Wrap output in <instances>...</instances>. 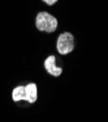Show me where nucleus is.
Returning <instances> with one entry per match:
<instances>
[{"instance_id": "obj_6", "label": "nucleus", "mask_w": 108, "mask_h": 122, "mask_svg": "<svg viewBox=\"0 0 108 122\" xmlns=\"http://www.w3.org/2000/svg\"><path fill=\"white\" fill-rule=\"evenodd\" d=\"M42 2H44L45 4H47V5H49V6H52V5H54L58 0H42Z\"/></svg>"}, {"instance_id": "obj_3", "label": "nucleus", "mask_w": 108, "mask_h": 122, "mask_svg": "<svg viewBox=\"0 0 108 122\" xmlns=\"http://www.w3.org/2000/svg\"><path fill=\"white\" fill-rule=\"evenodd\" d=\"M44 68L53 77H59L63 73V69L56 65V57L54 55H49L44 60Z\"/></svg>"}, {"instance_id": "obj_2", "label": "nucleus", "mask_w": 108, "mask_h": 122, "mask_svg": "<svg viewBox=\"0 0 108 122\" xmlns=\"http://www.w3.org/2000/svg\"><path fill=\"white\" fill-rule=\"evenodd\" d=\"M57 51L62 54L66 55L70 53L74 49V37L70 32H63L58 36L56 43Z\"/></svg>"}, {"instance_id": "obj_5", "label": "nucleus", "mask_w": 108, "mask_h": 122, "mask_svg": "<svg viewBox=\"0 0 108 122\" xmlns=\"http://www.w3.org/2000/svg\"><path fill=\"white\" fill-rule=\"evenodd\" d=\"M12 98L14 102L25 101V86L19 85L17 87H14L12 92Z\"/></svg>"}, {"instance_id": "obj_4", "label": "nucleus", "mask_w": 108, "mask_h": 122, "mask_svg": "<svg viewBox=\"0 0 108 122\" xmlns=\"http://www.w3.org/2000/svg\"><path fill=\"white\" fill-rule=\"evenodd\" d=\"M38 98V88L36 83H28L25 85V101L32 104L37 101Z\"/></svg>"}, {"instance_id": "obj_1", "label": "nucleus", "mask_w": 108, "mask_h": 122, "mask_svg": "<svg viewBox=\"0 0 108 122\" xmlns=\"http://www.w3.org/2000/svg\"><path fill=\"white\" fill-rule=\"evenodd\" d=\"M35 24L40 31L52 33L55 32L58 27V20L54 16L47 12H40L36 17Z\"/></svg>"}]
</instances>
